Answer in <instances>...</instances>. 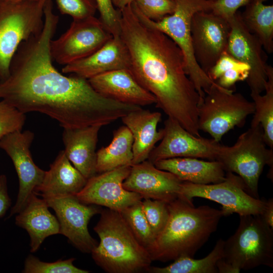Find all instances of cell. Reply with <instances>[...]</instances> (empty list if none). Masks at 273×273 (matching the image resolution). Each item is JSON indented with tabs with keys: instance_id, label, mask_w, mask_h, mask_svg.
Wrapping results in <instances>:
<instances>
[{
	"instance_id": "obj_1",
	"label": "cell",
	"mask_w": 273,
	"mask_h": 273,
	"mask_svg": "<svg viewBox=\"0 0 273 273\" xmlns=\"http://www.w3.org/2000/svg\"><path fill=\"white\" fill-rule=\"evenodd\" d=\"M53 6L52 0L46 2L42 31L22 42L14 55L9 76L0 80V100L24 114H44L63 128L103 126L140 109L106 98L87 79L55 68L50 44L59 18Z\"/></svg>"
},
{
	"instance_id": "obj_2",
	"label": "cell",
	"mask_w": 273,
	"mask_h": 273,
	"mask_svg": "<svg viewBox=\"0 0 273 273\" xmlns=\"http://www.w3.org/2000/svg\"><path fill=\"white\" fill-rule=\"evenodd\" d=\"M120 13V36L128 52L130 72L155 97L157 107L200 136L198 108L202 101L187 74L181 51L165 34L144 23L131 4Z\"/></svg>"
},
{
	"instance_id": "obj_3",
	"label": "cell",
	"mask_w": 273,
	"mask_h": 273,
	"mask_svg": "<svg viewBox=\"0 0 273 273\" xmlns=\"http://www.w3.org/2000/svg\"><path fill=\"white\" fill-rule=\"evenodd\" d=\"M169 216L149 251L151 259L167 262L182 256L194 257L216 231L223 214L208 205L195 207L179 197L168 203Z\"/></svg>"
},
{
	"instance_id": "obj_4",
	"label": "cell",
	"mask_w": 273,
	"mask_h": 273,
	"mask_svg": "<svg viewBox=\"0 0 273 273\" xmlns=\"http://www.w3.org/2000/svg\"><path fill=\"white\" fill-rule=\"evenodd\" d=\"M94 228L100 242L90 253L95 263L109 273L148 270L152 261L119 211L102 210Z\"/></svg>"
},
{
	"instance_id": "obj_5",
	"label": "cell",
	"mask_w": 273,
	"mask_h": 273,
	"mask_svg": "<svg viewBox=\"0 0 273 273\" xmlns=\"http://www.w3.org/2000/svg\"><path fill=\"white\" fill-rule=\"evenodd\" d=\"M174 12L159 21H154L145 16L135 3L132 7L140 18L149 26L169 37L181 51L186 62V72L194 84L202 102L205 94L213 84L212 80L197 62L193 49L191 25L193 15L199 11H211L212 0H174Z\"/></svg>"
},
{
	"instance_id": "obj_6",
	"label": "cell",
	"mask_w": 273,
	"mask_h": 273,
	"mask_svg": "<svg viewBox=\"0 0 273 273\" xmlns=\"http://www.w3.org/2000/svg\"><path fill=\"white\" fill-rule=\"evenodd\" d=\"M47 0H0V77L9 75L12 59L21 43L42 31Z\"/></svg>"
},
{
	"instance_id": "obj_7",
	"label": "cell",
	"mask_w": 273,
	"mask_h": 273,
	"mask_svg": "<svg viewBox=\"0 0 273 273\" xmlns=\"http://www.w3.org/2000/svg\"><path fill=\"white\" fill-rule=\"evenodd\" d=\"M261 124L250 127L232 146L221 145L216 160L226 172L237 174L244 181L247 193L259 199L258 183L266 165L272 168L273 149H267Z\"/></svg>"
},
{
	"instance_id": "obj_8",
	"label": "cell",
	"mask_w": 273,
	"mask_h": 273,
	"mask_svg": "<svg viewBox=\"0 0 273 273\" xmlns=\"http://www.w3.org/2000/svg\"><path fill=\"white\" fill-rule=\"evenodd\" d=\"M224 259L239 270L273 267V229L261 215L240 216L235 233L223 248Z\"/></svg>"
},
{
	"instance_id": "obj_9",
	"label": "cell",
	"mask_w": 273,
	"mask_h": 273,
	"mask_svg": "<svg viewBox=\"0 0 273 273\" xmlns=\"http://www.w3.org/2000/svg\"><path fill=\"white\" fill-rule=\"evenodd\" d=\"M254 103L241 94L234 93L213 84L198 106L199 130L209 133L219 142L222 136L235 126L244 125L246 118L254 112Z\"/></svg>"
},
{
	"instance_id": "obj_10",
	"label": "cell",
	"mask_w": 273,
	"mask_h": 273,
	"mask_svg": "<svg viewBox=\"0 0 273 273\" xmlns=\"http://www.w3.org/2000/svg\"><path fill=\"white\" fill-rule=\"evenodd\" d=\"M226 172L225 179L218 183L199 185L182 181L177 197L189 202L198 197L219 203L221 205L223 216L233 213L239 216L261 215L266 200L249 195L239 176L231 172Z\"/></svg>"
},
{
	"instance_id": "obj_11",
	"label": "cell",
	"mask_w": 273,
	"mask_h": 273,
	"mask_svg": "<svg viewBox=\"0 0 273 273\" xmlns=\"http://www.w3.org/2000/svg\"><path fill=\"white\" fill-rule=\"evenodd\" d=\"M112 36L95 16L73 20L64 33L57 39H52L50 54L53 61L65 66L90 56Z\"/></svg>"
},
{
	"instance_id": "obj_12",
	"label": "cell",
	"mask_w": 273,
	"mask_h": 273,
	"mask_svg": "<svg viewBox=\"0 0 273 273\" xmlns=\"http://www.w3.org/2000/svg\"><path fill=\"white\" fill-rule=\"evenodd\" d=\"M34 134L30 130H18L0 140V148L11 159L19 179L17 200L8 217L17 214L26 205L34 189L42 181L45 171L33 162L30 147Z\"/></svg>"
},
{
	"instance_id": "obj_13",
	"label": "cell",
	"mask_w": 273,
	"mask_h": 273,
	"mask_svg": "<svg viewBox=\"0 0 273 273\" xmlns=\"http://www.w3.org/2000/svg\"><path fill=\"white\" fill-rule=\"evenodd\" d=\"M55 212L60 225V234L82 252L90 253L98 244L88 230L89 220L100 213L97 205L80 202L75 195L44 199Z\"/></svg>"
},
{
	"instance_id": "obj_14",
	"label": "cell",
	"mask_w": 273,
	"mask_h": 273,
	"mask_svg": "<svg viewBox=\"0 0 273 273\" xmlns=\"http://www.w3.org/2000/svg\"><path fill=\"white\" fill-rule=\"evenodd\" d=\"M238 11L228 20L231 31L226 52L250 67L246 81L251 93L261 94L267 80L266 58L259 39L244 25Z\"/></svg>"
},
{
	"instance_id": "obj_15",
	"label": "cell",
	"mask_w": 273,
	"mask_h": 273,
	"mask_svg": "<svg viewBox=\"0 0 273 273\" xmlns=\"http://www.w3.org/2000/svg\"><path fill=\"white\" fill-rule=\"evenodd\" d=\"M191 31L196 60L207 73L226 51L230 25L227 20L211 11H199L192 17Z\"/></svg>"
},
{
	"instance_id": "obj_16",
	"label": "cell",
	"mask_w": 273,
	"mask_h": 273,
	"mask_svg": "<svg viewBox=\"0 0 273 273\" xmlns=\"http://www.w3.org/2000/svg\"><path fill=\"white\" fill-rule=\"evenodd\" d=\"M164 135L147 160L158 161L176 157H192L216 160L221 145L213 139L195 136L175 120L168 117L164 121Z\"/></svg>"
},
{
	"instance_id": "obj_17",
	"label": "cell",
	"mask_w": 273,
	"mask_h": 273,
	"mask_svg": "<svg viewBox=\"0 0 273 273\" xmlns=\"http://www.w3.org/2000/svg\"><path fill=\"white\" fill-rule=\"evenodd\" d=\"M130 167L123 166L94 175L87 179L76 197L83 203L104 206L119 212L142 201L143 198L140 195L123 187Z\"/></svg>"
},
{
	"instance_id": "obj_18",
	"label": "cell",
	"mask_w": 273,
	"mask_h": 273,
	"mask_svg": "<svg viewBox=\"0 0 273 273\" xmlns=\"http://www.w3.org/2000/svg\"><path fill=\"white\" fill-rule=\"evenodd\" d=\"M181 183L173 173L158 169L146 160L131 166L122 185L125 190L139 194L143 199L169 203L177 197Z\"/></svg>"
},
{
	"instance_id": "obj_19",
	"label": "cell",
	"mask_w": 273,
	"mask_h": 273,
	"mask_svg": "<svg viewBox=\"0 0 273 273\" xmlns=\"http://www.w3.org/2000/svg\"><path fill=\"white\" fill-rule=\"evenodd\" d=\"M87 80L97 92L115 101L140 107L156 103L155 97L138 83L128 69L106 72Z\"/></svg>"
},
{
	"instance_id": "obj_20",
	"label": "cell",
	"mask_w": 273,
	"mask_h": 273,
	"mask_svg": "<svg viewBox=\"0 0 273 273\" xmlns=\"http://www.w3.org/2000/svg\"><path fill=\"white\" fill-rule=\"evenodd\" d=\"M130 58L127 48L119 36H112L90 56L64 66L62 71L88 79L103 73L128 69Z\"/></svg>"
},
{
	"instance_id": "obj_21",
	"label": "cell",
	"mask_w": 273,
	"mask_h": 273,
	"mask_svg": "<svg viewBox=\"0 0 273 273\" xmlns=\"http://www.w3.org/2000/svg\"><path fill=\"white\" fill-rule=\"evenodd\" d=\"M102 126L90 125L64 128L65 153L72 165L87 179L97 174L96 152L98 133Z\"/></svg>"
},
{
	"instance_id": "obj_22",
	"label": "cell",
	"mask_w": 273,
	"mask_h": 273,
	"mask_svg": "<svg viewBox=\"0 0 273 273\" xmlns=\"http://www.w3.org/2000/svg\"><path fill=\"white\" fill-rule=\"evenodd\" d=\"M87 179L71 163L64 150L59 152L34 193L43 199L77 194Z\"/></svg>"
},
{
	"instance_id": "obj_23",
	"label": "cell",
	"mask_w": 273,
	"mask_h": 273,
	"mask_svg": "<svg viewBox=\"0 0 273 273\" xmlns=\"http://www.w3.org/2000/svg\"><path fill=\"white\" fill-rule=\"evenodd\" d=\"M49 208L46 201L33 192L15 217L16 224L28 233L31 252L37 251L46 238L60 234L59 221Z\"/></svg>"
},
{
	"instance_id": "obj_24",
	"label": "cell",
	"mask_w": 273,
	"mask_h": 273,
	"mask_svg": "<svg viewBox=\"0 0 273 273\" xmlns=\"http://www.w3.org/2000/svg\"><path fill=\"white\" fill-rule=\"evenodd\" d=\"M161 114L142 108L122 117V122L130 130L133 139L132 165L148 159L155 144L164 135V129L157 130Z\"/></svg>"
},
{
	"instance_id": "obj_25",
	"label": "cell",
	"mask_w": 273,
	"mask_h": 273,
	"mask_svg": "<svg viewBox=\"0 0 273 273\" xmlns=\"http://www.w3.org/2000/svg\"><path fill=\"white\" fill-rule=\"evenodd\" d=\"M158 169L169 171L182 181L206 185L222 181L225 171L217 160L210 161L192 157L163 159L154 163Z\"/></svg>"
},
{
	"instance_id": "obj_26",
	"label": "cell",
	"mask_w": 273,
	"mask_h": 273,
	"mask_svg": "<svg viewBox=\"0 0 273 273\" xmlns=\"http://www.w3.org/2000/svg\"><path fill=\"white\" fill-rule=\"evenodd\" d=\"M133 142L132 135L125 125L115 130L110 144L97 152V173H103L123 166H131Z\"/></svg>"
},
{
	"instance_id": "obj_27",
	"label": "cell",
	"mask_w": 273,
	"mask_h": 273,
	"mask_svg": "<svg viewBox=\"0 0 273 273\" xmlns=\"http://www.w3.org/2000/svg\"><path fill=\"white\" fill-rule=\"evenodd\" d=\"M266 1L250 0L241 15L248 30L270 54L273 52V6L265 5Z\"/></svg>"
},
{
	"instance_id": "obj_28",
	"label": "cell",
	"mask_w": 273,
	"mask_h": 273,
	"mask_svg": "<svg viewBox=\"0 0 273 273\" xmlns=\"http://www.w3.org/2000/svg\"><path fill=\"white\" fill-rule=\"evenodd\" d=\"M224 243L225 241L219 239L211 252L201 259L182 256L164 267H150L148 271L153 273H217L216 263L223 258Z\"/></svg>"
},
{
	"instance_id": "obj_29",
	"label": "cell",
	"mask_w": 273,
	"mask_h": 273,
	"mask_svg": "<svg viewBox=\"0 0 273 273\" xmlns=\"http://www.w3.org/2000/svg\"><path fill=\"white\" fill-rule=\"evenodd\" d=\"M265 94L250 93L255 110L250 126L261 124L266 145L273 148V68H267V80Z\"/></svg>"
},
{
	"instance_id": "obj_30",
	"label": "cell",
	"mask_w": 273,
	"mask_h": 273,
	"mask_svg": "<svg viewBox=\"0 0 273 273\" xmlns=\"http://www.w3.org/2000/svg\"><path fill=\"white\" fill-rule=\"evenodd\" d=\"M141 201L133 204L120 212L138 241L149 252L155 238L143 211Z\"/></svg>"
},
{
	"instance_id": "obj_31",
	"label": "cell",
	"mask_w": 273,
	"mask_h": 273,
	"mask_svg": "<svg viewBox=\"0 0 273 273\" xmlns=\"http://www.w3.org/2000/svg\"><path fill=\"white\" fill-rule=\"evenodd\" d=\"M74 258L59 259L53 262L40 260L33 255H29L25 259L24 273H88L87 270L79 268L73 265Z\"/></svg>"
},
{
	"instance_id": "obj_32",
	"label": "cell",
	"mask_w": 273,
	"mask_h": 273,
	"mask_svg": "<svg viewBox=\"0 0 273 273\" xmlns=\"http://www.w3.org/2000/svg\"><path fill=\"white\" fill-rule=\"evenodd\" d=\"M141 204L143 211L156 239L168 221L169 216L168 203L161 200L144 199Z\"/></svg>"
},
{
	"instance_id": "obj_33",
	"label": "cell",
	"mask_w": 273,
	"mask_h": 273,
	"mask_svg": "<svg viewBox=\"0 0 273 273\" xmlns=\"http://www.w3.org/2000/svg\"><path fill=\"white\" fill-rule=\"evenodd\" d=\"M25 119L24 113L0 101V140L10 133L22 130Z\"/></svg>"
},
{
	"instance_id": "obj_34",
	"label": "cell",
	"mask_w": 273,
	"mask_h": 273,
	"mask_svg": "<svg viewBox=\"0 0 273 273\" xmlns=\"http://www.w3.org/2000/svg\"><path fill=\"white\" fill-rule=\"evenodd\" d=\"M62 15H68L73 20L94 16L98 7L96 0H55Z\"/></svg>"
},
{
	"instance_id": "obj_35",
	"label": "cell",
	"mask_w": 273,
	"mask_h": 273,
	"mask_svg": "<svg viewBox=\"0 0 273 273\" xmlns=\"http://www.w3.org/2000/svg\"><path fill=\"white\" fill-rule=\"evenodd\" d=\"M134 3L145 16L154 21L172 14L175 8L174 0H135Z\"/></svg>"
},
{
	"instance_id": "obj_36",
	"label": "cell",
	"mask_w": 273,
	"mask_h": 273,
	"mask_svg": "<svg viewBox=\"0 0 273 273\" xmlns=\"http://www.w3.org/2000/svg\"><path fill=\"white\" fill-rule=\"evenodd\" d=\"M99 19L113 36L120 33V11L113 6L112 0H96Z\"/></svg>"
},
{
	"instance_id": "obj_37",
	"label": "cell",
	"mask_w": 273,
	"mask_h": 273,
	"mask_svg": "<svg viewBox=\"0 0 273 273\" xmlns=\"http://www.w3.org/2000/svg\"><path fill=\"white\" fill-rule=\"evenodd\" d=\"M233 69H248L250 71L248 65L239 61L225 51L207 74L212 80L215 82L222 74Z\"/></svg>"
},
{
	"instance_id": "obj_38",
	"label": "cell",
	"mask_w": 273,
	"mask_h": 273,
	"mask_svg": "<svg viewBox=\"0 0 273 273\" xmlns=\"http://www.w3.org/2000/svg\"><path fill=\"white\" fill-rule=\"evenodd\" d=\"M250 1V0H215L213 2L211 12L228 20L234 16L240 8L246 6Z\"/></svg>"
},
{
	"instance_id": "obj_39",
	"label": "cell",
	"mask_w": 273,
	"mask_h": 273,
	"mask_svg": "<svg viewBox=\"0 0 273 273\" xmlns=\"http://www.w3.org/2000/svg\"><path fill=\"white\" fill-rule=\"evenodd\" d=\"M249 70L233 69L225 71L216 80L215 82L220 87L233 90V87L238 81H244L247 78Z\"/></svg>"
},
{
	"instance_id": "obj_40",
	"label": "cell",
	"mask_w": 273,
	"mask_h": 273,
	"mask_svg": "<svg viewBox=\"0 0 273 273\" xmlns=\"http://www.w3.org/2000/svg\"><path fill=\"white\" fill-rule=\"evenodd\" d=\"M7 177L5 174L0 175V218L3 217L12 204L8 191Z\"/></svg>"
},
{
	"instance_id": "obj_41",
	"label": "cell",
	"mask_w": 273,
	"mask_h": 273,
	"mask_svg": "<svg viewBox=\"0 0 273 273\" xmlns=\"http://www.w3.org/2000/svg\"><path fill=\"white\" fill-rule=\"evenodd\" d=\"M267 224L273 229V199L269 198L266 201L263 212L261 215Z\"/></svg>"
},
{
	"instance_id": "obj_42",
	"label": "cell",
	"mask_w": 273,
	"mask_h": 273,
	"mask_svg": "<svg viewBox=\"0 0 273 273\" xmlns=\"http://www.w3.org/2000/svg\"><path fill=\"white\" fill-rule=\"evenodd\" d=\"M216 267L219 273H239L241 271L227 262L223 258L218 260Z\"/></svg>"
},
{
	"instance_id": "obj_43",
	"label": "cell",
	"mask_w": 273,
	"mask_h": 273,
	"mask_svg": "<svg viewBox=\"0 0 273 273\" xmlns=\"http://www.w3.org/2000/svg\"><path fill=\"white\" fill-rule=\"evenodd\" d=\"M134 1L135 0H112L113 6L119 11H121Z\"/></svg>"
},
{
	"instance_id": "obj_44",
	"label": "cell",
	"mask_w": 273,
	"mask_h": 273,
	"mask_svg": "<svg viewBox=\"0 0 273 273\" xmlns=\"http://www.w3.org/2000/svg\"><path fill=\"white\" fill-rule=\"evenodd\" d=\"M4 1L12 2H20V1H29V0H4Z\"/></svg>"
},
{
	"instance_id": "obj_45",
	"label": "cell",
	"mask_w": 273,
	"mask_h": 273,
	"mask_svg": "<svg viewBox=\"0 0 273 273\" xmlns=\"http://www.w3.org/2000/svg\"><path fill=\"white\" fill-rule=\"evenodd\" d=\"M212 1H215V0H212Z\"/></svg>"
},
{
	"instance_id": "obj_46",
	"label": "cell",
	"mask_w": 273,
	"mask_h": 273,
	"mask_svg": "<svg viewBox=\"0 0 273 273\" xmlns=\"http://www.w3.org/2000/svg\"><path fill=\"white\" fill-rule=\"evenodd\" d=\"M0 80H1V77H0Z\"/></svg>"
}]
</instances>
